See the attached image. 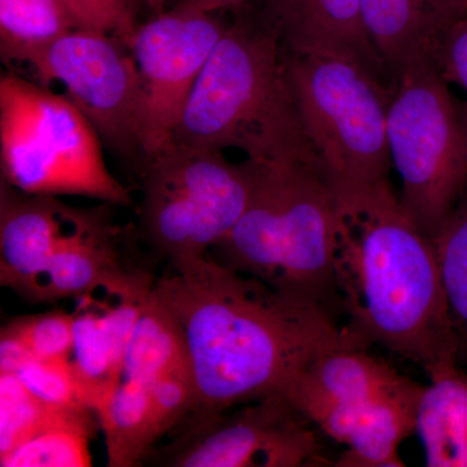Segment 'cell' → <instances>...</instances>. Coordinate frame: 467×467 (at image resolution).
Returning <instances> with one entry per match:
<instances>
[{
	"label": "cell",
	"instance_id": "1",
	"mask_svg": "<svg viewBox=\"0 0 467 467\" xmlns=\"http://www.w3.org/2000/svg\"><path fill=\"white\" fill-rule=\"evenodd\" d=\"M153 295L182 328L207 410L284 395L319 356L349 347L327 310L211 256L167 267Z\"/></svg>",
	"mask_w": 467,
	"mask_h": 467
},
{
	"label": "cell",
	"instance_id": "2",
	"mask_svg": "<svg viewBox=\"0 0 467 467\" xmlns=\"http://www.w3.org/2000/svg\"><path fill=\"white\" fill-rule=\"evenodd\" d=\"M334 278L352 348L380 344L427 376L456 365L459 342L434 242L402 211L392 184L335 190Z\"/></svg>",
	"mask_w": 467,
	"mask_h": 467
},
{
	"label": "cell",
	"instance_id": "3",
	"mask_svg": "<svg viewBox=\"0 0 467 467\" xmlns=\"http://www.w3.org/2000/svg\"><path fill=\"white\" fill-rule=\"evenodd\" d=\"M250 162L247 207L209 256L334 317L342 303L334 278L337 198L330 178L317 159Z\"/></svg>",
	"mask_w": 467,
	"mask_h": 467
},
{
	"label": "cell",
	"instance_id": "4",
	"mask_svg": "<svg viewBox=\"0 0 467 467\" xmlns=\"http://www.w3.org/2000/svg\"><path fill=\"white\" fill-rule=\"evenodd\" d=\"M171 142L241 150L254 161L317 159L292 97L284 46L263 17H241L227 26L193 85Z\"/></svg>",
	"mask_w": 467,
	"mask_h": 467
},
{
	"label": "cell",
	"instance_id": "5",
	"mask_svg": "<svg viewBox=\"0 0 467 467\" xmlns=\"http://www.w3.org/2000/svg\"><path fill=\"white\" fill-rule=\"evenodd\" d=\"M101 140L69 98L21 78H0L2 181L34 195H76L133 204L107 168Z\"/></svg>",
	"mask_w": 467,
	"mask_h": 467
},
{
	"label": "cell",
	"instance_id": "6",
	"mask_svg": "<svg viewBox=\"0 0 467 467\" xmlns=\"http://www.w3.org/2000/svg\"><path fill=\"white\" fill-rule=\"evenodd\" d=\"M304 133L335 190L391 183L387 140L391 91L358 61L285 54Z\"/></svg>",
	"mask_w": 467,
	"mask_h": 467
},
{
	"label": "cell",
	"instance_id": "7",
	"mask_svg": "<svg viewBox=\"0 0 467 467\" xmlns=\"http://www.w3.org/2000/svg\"><path fill=\"white\" fill-rule=\"evenodd\" d=\"M140 242L168 267L209 256L241 220L250 201V160L171 142L142 161Z\"/></svg>",
	"mask_w": 467,
	"mask_h": 467
},
{
	"label": "cell",
	"instance_id": "8",
	"mask_svg": "<svg viewBox=\"0 0 467 467\" xmlns=\"http://www.w3.org/2000/svg\"><path fill=\"white\" fill-rule=\"evenodd\" d=\"M387 140L402 211L434 239L465 198L467 146L461 109L432 63L393 84Z\"/></svg>",
	"mask_w": 467,
	"mask_h": 467
},
{
	"label": "cell",
	"instance_id": "9",
	"mask_svg": "<svg viewBox=\"0 0 467 467\" xmlns=\"http://www.w3.org/2000/svg\"><path fill=\"white\" fill-rule=\"evenodd\" d=\"M310 420L285 395L226 410L196 408L160 442L143 465L300 467L322 461Z\"/></svg>",
	"mask_w": 467,
	"mask_h": 467
},
{
	"label": "cell",
	"instance_id": "10",
	"mask_svg": "<svg viewBox=\"0 0 467 467\" xmlns=\"http://www.w3.org/2000/svg\"><path fill=\"white\" fill-rule=\"evenodd\" d=\"M29 66L46 84L64 85L101 142L121 158L142 161V79L122 39L75 29L39 52Z\"/></svg>",
	"mask_w": 467,
	"mask_h": 467
},
{
	"label": "cell",
	"instance_id": "11",
	"mask_svg": "<svg viewBox=\"0 0 467 467\" xmlns=\"http://www.w3.org/2000/svg\"><path fill=\"white\" fill-rule=\"evenodd\" d=\"M226 27L213 14L175 5L135 26L124 41L142 79V161L171 142L184 104Z\"/></svg>",
	"mask_w": 467,
	"mask_h": 467
},
{
	"label": "cell",
	"instance_id": "12",
	"mask_svg": "<svg viewBox=\"0 0 467 467\" xmlns=\"http://www.w3.org/2000/svg\"><path fill=\"white\" fill-rule=\"evenodd\" d=\"M156 279L152 264H142L73 299L75 347L70 365L92 410L119 383L131 333Z\"/></svg>",
	"mask_w": 467,
	"mask_h": 467
},
{
	"label": "cell",
	"instance_id": "13",
	"mask_svg": "<svg viewBox=\"0 0 467 467\" xmlns=\"http://www.w3.org/2000/svg\"><path fill=\"white\" fill-rule=\"evenodd\" d=\"M57 196L0 183V285L29 301L57 248L88 216Z\"/></svg>",
	"mask_w": 467,
	"mask_h": 467
},
{
	"label": "cell",
	"instance_id": "14",
	"mask_svg": "<svg viewBox=\"0 0 467 467\" xmlns=\"http://www.w3.org/2000/svg\"><path fill=\"white\" fill-rule=\"evenodd\" d=\"M261 17L287 55L350 58L384 81L389 77L368 36L359 0H263Z\"/></svg>",
	"mask_w": 467,
	"mask_h": 467
},
{
	"label": "cell",
	"instance_id": "15",
	"mask_svg": "<svg viewBox=\"0 0 467 467\" xmlns=\"http://www.w3.org/2000/svg\"><path fill=\"white\" fill-rule=\"evenodd\" d=\"M110 205L88 209L81 225L57 248L36 281L30 303L76 299L107 279L124 275L144 261L135 254L134 233L113 223Z\"/></svg>",
	"mask_w": 467,
	"mask_h": 467
},
{
	"label": "cell",
	"instance_id": "16",
	"mask_svg": "<svg viewBox=\"0 0 467 467\" xmlns=\"http://www.w3.org/2000/svg\"><path fill=\"white\" fill-rule=\"evenodd\" d=\"M425 386L368 355L339 347L316 358L284 395L301 413L324 405H365L384 400L420 401Z\"/></svg>",
	"mask_w": 467,
	"mask_h": 467
},
{
	"label": "cell",
	"instance_id": "17",
	"mask_svg": "<svg viewBox=\"0 0 467 467\" xmlns=\"http://www.w3.org/2000/svg\"><path fill=\"white\" fill-rule=\"evenodd\" d=\"M420 401L384 400L365 405H324L304 416L335 441L347 445L340 467H400L399 448L416 432Z\"/></svg>",
	"mask_w": 467,
	"mask_h": 467
},
{
	"label": "cell",
	"instance_id": "18",
	"mask_svg": "<svg viewBox=\"0 0 467 467\" xmlns=\"http://www.w3.org/2000/svg\"><path fill=\"white\" fill-rule=\"evenodd\" d=\"M368 36L392 85L409 70L431 63L436 42L462 14L463 0H359Z\"/></svg>",
	"mask_w": 467,
	"mask_h": 467
},
{
	"label": "cell",
	"instance_id": "19",
	"mask_svg": "<svg viewBox=\"0 0 467 467\" xmlns=\"http://www.w3.org/2000/svg\"><path fill=\"white\" fill-rule=\"evenodd\" d=\"M430 377L417 411L426 465L467 467V373L456 365Z\"/></svg>",
	"mask_w": 467,
	"mask_h": 467
},
{
	"label": "cell",
	"instance_id": "20",
	"mask_svg": "<svg viewBox=\"0 0 467 467\" xmlns=\"http://www.w3.org/2000/svg\"><path fill=\"white\" fill-rule=\"evenodd\" d=\"M110 467L143 465L150 451L165 439L149 384L119 379L97 409Z\"/></svg>",
	"mask_w": 467,
	"mask_h": 467
},
{
	"label": "cell",
	"instance_id": "21",
	"mask_svg": "<svg viewBox=\"0 0 467 467\" xmlns=\"http://www.w3.org/2000/svg\"><path fill=\"white\" fill-rule=\"evenodd\" d=\"M183 370L192 371V364L182 328L152 291L131 333L119 379L150 384Z\"/></svg>",
	"mask_w": 467,
	"mask_h": 467
},
{
	"label": "cell",
	"instance_id": "22",
	"mask_svg": "<svg viewBox=\"0 0 467 467\" xmlns=\"http://www.w3.org/2000/svg\"><path fill=\"white\" fill-rule=\"evenodd\" d=\"M94 416L90 408L57 409L29 441L0 457V466H91L90 441L98 429Z\"/></svg>",
	"mask_w": 467,
	"mask_h": 467
},
{
	"label": "cell",
	"instance_id": "23",
	"mask_svg": "<svg viewBox=\"0 0 467 467\" xmlns=\"http://www.w3.org/2000/svg\"><path fill=\"white\" fill-rule=\"evenodd\" d=\"M78 29L64 0H0V54L7 63H27Z\"/></svg>",
	"mask_w": 467,
	"mask_h": 467
},
{
	"label": "cell",
	"instance_id": "24",
	"mask_svg": "<svg viewBox=\"0 0 467 467\" xmlns=\"http://www.w3.org/2000/svg\"><path fill=\"white\" fill-rule=\"evenodd\" d=\"M442 290L461 350H467V202L432 239Z\"/></svg>",
	"mask_w": 467,
	"mask_h": 467
},
{
	"label": "cell",
	"instance_id": "25",
	"mask_svg": "<svg viewBox=\"0 0 467 467\" xmlns=\"http://www.w3.org/2000/svg\"><path fill=\"white\" fill-rule=\"evenodd\" d=\"M57 409L43 404L12 373H0V457L16 450Z\"/></svg>",
	"mask_w": 467,
	"mask_h": 467
},
{
	"label": "cell",
	"instance_id": "26",
	"mask_svg": "<svg viewBox=\"0 0 467 467\" xmlns=\"http://www.w3.org/2000/svg\"><path fill=\"white\" fill-rule=\"evenodd\" d=\"M26 344L33 358L70 361L75 347V322L70 312L54 309L15 318L7 325Z\"/></svg>",
	"mask_w": 467,
	"mask_h": 467
},
{
	"label": "cell",
	"instance_id": "27",
	"mask_svg": "<svg viewBox=\"0 0 467 467\" xmlns=\"http://www.w3.org/2000/svg\"><path fill=\"white\" fill-rule=\"evenodd\" d=\"M14 374L39 401L48 407L90 408L86 404L70 361L32 358Z\"/></svg>",
	"mask_w": 467,
	"mask_h": 467
},
{
	"label": "cell",
	"instance_id": "28",
	"mask_svg": "<svg viewBox=\"0 0 467 467\" xmlns=\"http://www.w3.org/2000/svg\"><path fill=\"white\" fill-rule=\"evenodd\" d=\"M78 29L126 41L134 32V7L125 0H64Z\"/></svg>",
	"mask_w": 467,
	"mask_h": 467
},
{
	"label": "cell",
	"instance_id": "29",
	"mask_svg": "<svg viewBox=\"0 0 467 467\" xmlns=\"http://www.w3.org/2000/svg\"><path fill=\"white\" fill-rule=\"evenodd\" d=\"M431 63L448 84L467 91V11L442 30Z\"/></svg>",
	"mask_w": 467,
	"mask_h": 467
},
{
	"label": "cell",
	"instance_id": "30",
	"mask_svg": "<svg viewBox=\"0 0 467 467\" xmlns=\"http://www.w3.org/2000/svg\"><path fill=\"white\" fill-rule=\"evenodd\" d=\"M32 358V353L21 337L8 326H3L0 334V373H16L17 368Z\"/></svg>",
	"mask_w": 467,
	"mask_h": 467
},
{
	"label": "cell",
	"instance_id": "31",
	"mask_svg": "<svg viewBox=\"0 0 467 467\" xmlns=\"http://www.w3.org/2000/svg\"><path fill=\"white\" fill-rule=\"evenodd\" d=\"M247 0H181L177 5H184V7L199 9V11L214 12L221 9H234L242 7Z\"/></svg>",
	"mask_w": 467,
	"mask_h": 467
},
{
	"label": "cell",
	"instance_id": "32",
	"mask_svg": "<svg viewBox=\"0 0 467 467\" xmlns=\"http://www.w3.org/2000/svg\"><path fill=\"white\" fill-rule=\"evenodd\" d=\"M137 2L142 3V5H146L153 14L160 15L165 12V7H167L169 0H137Z\"/></svg>",
	"mask_w": 467,
	"mask_h": 467
},
{
	"label": "cell",
	"instance_id": "33",
	"mask_svg": "<svg viewBox=\"0 0 467 467\" xmlns=\"http://www.w3.org/2000/svg\"><path fill=\"white\" fill-rule=\"evenodd\" d=\"M461 115H462L463 128H465L466 146H467V103L465 104V106H462V109H461Z\"/></svg>",
	"mask_w": 467,
	"mask_h": 467
},
{
	"label": "cell",
	"instance_id": "34",
	"mask_svg": "<svg viewBox=\"0 0 467 467\" xmlns=\"http://www.w3.org/2000/svg\"><path fill=\"white\" fill-rule=\"evenodd\" d=\"M128 5H130L131 7H134L135 3H137V0H125Z\"/></svg>",
	"mask_w": 467,
	"mask_h": 467
},
{
	"label": "cell",
	"instance_id": "35",
	"mask_svg": "<svg viewBox=\"0 0 467 467\" xmlns=\"http://www.w3.org/2000/svg\"><path fill=\"white\" fill-rule=\"evenodd\" d=\"M467 11V0H463V8H462V12H466Z\"/></svg>",
	"mask_w": 467,
	"mask_h": 467
}]
</instances>
